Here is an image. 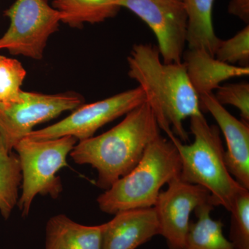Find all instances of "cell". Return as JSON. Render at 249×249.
Instances as JSON below:
<instances>
[{
	"mask_svg": "<svg viewBox=\"0 0 249 249\" xmlns=\"http://www.w3.org/2000/svg\"><path fill=\"white\" fill-rule=\"evenodd\" d=\"M128 75L143 90L160 129L188 142L185 119L202 114L199 98L192 84L186 65L165 63L158 48L137 44L127 58Z\"/></svg>",
	"mask_w": 249,
	"mask_h": 249,
	"instance_id": "cell-1",
	"label": "cell"
},
{
	"mask_svg": "<svg viewBox=\"0 0 249 249\" xmlns=\"http://www.w3.org/2000/svg\"><path fill=\"white\" fill-rule=\"evenodd\" d=\"M160 129L152 108L145 102L107 132L80 141L70 155L75 163L97 170L96 186L106 191L137 165L147 145L160 135Z\"/></svg>",
	"mask_w": 249,
	"mask_h": 249,
	"instance_id": "cell-2",
	"label": "cell"
},
{
	"mask_svg": "<svg viewBox=\"0 0 249 249\" xmlns=\"http://www.w3.org/2000/svg\"><path fill=\"white\" fill-rule=\"evenodd\" d=\"M190 119V128L194 136L191 144L182 143L175 134L168 136L181 160L179 178L207 190L214 206H222L231 212L236 198L247 189L228 170L219 127L210 125L203 114Z\"/></svg>",
	"mask_w": 249,
	"mask_h": 249,
	"instance_id": "cell-3",
	"label": "cell"
},
{
	"mask_svg": "<svg viewBox=\"0 0 249 249\" xmlns=\"http://www.w3.org/2000/svg\"><path fill=\"white\" fill-rule=\"evenodd\" d=\"M181 168L175 144L160 134L147 145L133 169L98 196V207L111 214L153 207L162 187L179 177Z\"/></svg>",
	"mask_w": 249,
	"mask_h": 249,
	"instance_id": "cell-4",
	"label": "cell"
},
{
	"mask_svg": "<svg viewBox=\"0 0 249 249\" xmlns=\"http://www.w3.org/2000/svg\"><path fill=\"white\" fill-rule=\"evenodd\" d=\"M78 140L71 136L45 141L22 139L14 150L17 152L22 173V194L17 206L23 217H27L37 195L55 199L62 191L56 174L68 166L67 159Z\"/></svg>",
	"mask_w": 249,
	"mask_h": 249,
	"instance_id": "cell-5",
	"label": "cell"
},
{
	"mask_svg": "<svg viewBox=\"0 0 249 249\" xmlns=\"http://www.w3.org/2000/svg\"><path fill=\"white\" fill-rule=\"evenodd\" d=\"M4 14L10 25L0 37V51L41 60L47 41L62 22L61 13L47 0H16Z\"/></svg>",
	"mask_w": 249,
	"mask_h": 249,
	"instance_id": "cell-6",
	"label": "cell"
},
{
	"mask_svg": "<svg viewBox=\"0 0 249 249\" xmlns=\"http://www.w3.org/2000/svg\"><path fill=\"white\" fill-rule=\"evenodd\" d=\"M83 104L84 98L74 92L44 94L22 91L19 102L0 104V134L6 148L12 152L36 125L65 111H73Z\"/></svg>",
	"mask_w": 249,
	"mask_h": 249,
	"instance_id": "cell-7",
	"label": "cell"
},
{
	"mask_svg": "<svg viewBox=\"0 0 249 249\" xmlns=\"http://www.w3.org/2000/svg\"><path fill=\"white\" fill-rule=\"evenodd\" d=\"M145 102V93L139 86L97 102L83 104L63 120L45 128L33 130L25 138L45 141L71 136L79 142L85 140L93 137L105 124L125 115Z\"/></svg>",
	"mask_w": 249,
	"mask_h": 249,
	"instance_id": "cell-8",
	"label": "cell"
},
{
	"mask_svg": "<svg viewBox=\"0 0 249 249\" xmlns=\"http://www.w3.org/2000/svg\"><path fill=\"white\" fill-rule=\"evenodd\" d=\"M116 4L132 11L150 27L163 62H182L188 28L182 0H116Z\"/></svg>",
	"mask_w": 249,
	"mask_h": 249,
	"instance_id": "cell-9",
	"label": "cell"
},
{
	"mask_svg": "<svg viewBox=\"0 0 249 249\" xmlns=\"http://www.w3.org/2000/svg\"><path fill=\"white\" fill-rule=\"evenodd\" d=\"M206 204L214 206L209 192L198 185L186 182L179 177L168 183L166 190L160 192L153 207L160 235L166 240L168 249L184 248L192 213Z\"/></svg>",
	"mask_w": 249,
	"mask_h": 249,
	"instance_id": "cell-10",
	"label": "cell"
},
{
	"mask_svg": "<svg viewBox=\"0 0 249 249\" xmlns=\"http://www.w3.org/2000/svg\"><path fill=\"white\" fill-rule=\"evenodd\" d=\"M201 111H209L224 134L227 143L224 160L236 181L249 190V125L232 116L218 102L214 93L199 96Z\"/></svg>",
	"mask_w": 249,
	"mask_h": 249,
	"instance_id": "cell-11",
	"label": "cell"
},
{
	"mask_svg": "<svg viewBox=\"0 0 249 249\" xmlns=\"http://www.w3.org/2000/svg\"><path fill=\"white\" fill-rule=\"evenodd\" d=\"M160 235L155 208L127 210L102 224L103 249H137Z\"/></svg>",
	"mask_w": 249,
	"mask_h": 249,
	"instance_id": "cell-12",
	"label": "cell"
},
{
	"mask_svg": "<svg viewBox=\"0 0 249 249\" xmlns=\"http://www.w3.org/2000/svg\"><path fill=\"white\" fill-rule=\"evenodd\" d=\"M183 58L188 76L199 98L204 94L213 93L222 82L249 75V67L224 63L205 51L188 49L184 52Z\"/></svg>",
	"mask_w": 249,
	"mask_h": 249,
	"instance_id": "cell-13",
	"label": "cell"
},
{
	"mask_svg": "<svg viewBox=\"0 0 249 249\" xmlns=\"http://www.w3.org/2000/svg\"><path fill=\"white\" fill-rule=\"evenodd\" d=\"M45 249H103L102 224L85 226L64 214L46 224Z\"/></svg>",
	"mask_w": 249,
	"mask_h": 249,
	"instance_id": "cell-14",
	"label": "cell"
},
{
	"mask_svg": "<svg viewBox=\"0 0 249 249\" xmlns=\"http://www.w3.org/2000/svg\"><path fill=\"white\" fill-rule=\"evenodd\" d=\"M214 0H183L188 16L186 44L188 49L205 51L214 57L221 39L213 22Z\"/></svg>",
	"mask_w": 249,
	"mask_h": 249,
	"instance_id": "cell-15",
	"label": "cell"
},
{
	"mask_svg": "<svg viewBox=\"0 0 249 249\" xmlns=\"http://www.w3.org/2000/svg\"><path fill=\"white\" fill-rule=\"evenodd\" d=\"M116 0H54L52 6L62 14V22L72 28L96 24L114 18L121 8Z\"/></svg>",
	"mask_w": 249,
	"mask_h": 249,
	"instance_id": "cell-16",
	"label": "cell"
},
{
	"mask_svg": "<svg viewBox=\"0 0 249 249\" xmlns=\"http://www.w3.org/2000/svg\"><path fill=\"white\" fill-rule=\"evenodd\" d=\"M212 204L199 206L194 211L196 222L191 223L183 249H236L223 233V224L211 216Z\"/></svg>",
	"mask_w": 249,
	"mask_h": 249,
	"instance_id": "cell-17",
	"label": "cell"
},
{
	"mask_svg": "<svg viewBox=\"0 0 249 249\" xmlns=\"http://www.w3.org/2000/svg\"><path fill=\"white\" fill-rule=\"evenodd\" d=\"M22 183L20 162L17 154L10 152L0 134V213L9 219L17 206Z\"/></svg>",
	"mask_w": 249,
	"mask_h": 249,
	"instance_id": "cell-18",
	"label": "cell"
},
{
	"mask_svg": "<svg viewBox=\"0 0 249 249\" xmlns=\"http://www.w3.org/2000/svg\"><path fill=\"white\" fill-rule=\"evenodd\" d=\"M27 71L16 59L0 55V104L9 106L19 102Z\"/></svg>",
	"mask_w": 249,
	"mask_h": 249,
	"instance_id": "cell-19",
	"label": "cell"
},
{
	"mask_svg": "<svg viewBox=\"0 0 249 249\" xmlns=\"http://www.w3.org/2000/svg\"><path fill=\"white\" fill-rule=\"evenodd\" d=\"M214 58L229 65L237 64L238 66L249 67V24L233 37L226 40H220L214 53Z\"/></svg>",
	"mask_w": 249,
	"mask_h": 249,
	"instance_id": "cell-20",
	"label": "cell"
},
{
	"mask_svg": "<svg viewBox=\"0 0 249 249\" xmlns=\"http://www.w3.org/2000/svg\"><path fill=\"white\" fill-rule=\"evenodd\" d=\"M230 239L236 249H249V190L236 198L231 211Z\"/></svg>",
	"mask_w": 249,
	"mask_h": 249,
	"instance_id": "cell-21",
	"label": "cell"
},
{
	"mask_svg": "<svg viewBox=\"0 0 249 249\" xmlns=\"http://www.w3.org/2000/svg\"><path fill=\"white\" fill-rule=\"evenodd\" d=\"M214 96L222 106L230 105L237 108L242 121L249 124V84L247 82L220 85Z\"/></svg>",
	"mask_w": 249,
	"mask_h": 249,
	"instance_id": "cell-22",
	"label": "cell"
},
{
	"mask_svg": "<svg viewBox=\"0 0 249 249\" xmlns=\"http://www.w3.org/2000/svg\"><path fill=\"white\" fill-rule=\"evenodd\" d=\"M228 11L247 24L249 23V0H230Z\"/></svg>",
	"mask_w": 249,
	"mask_h": 249,
	"instance_id": "cell-23",
	"label": "cell"
},
{
	"mask_svg": "<svg viewBox=\"0 0 249 249\" xmlns=\"http://www.w3.org/2000/svg\"><path fill=\"white\" fill-rule=\"evenodd\" d=\"M182 1H183V0H182Z\"/></svg>",
	"mask_w": 249,
	"mask_h": 249,
	"instance_id": "cell-24",
	"label": "cell"
}]
</instances>
